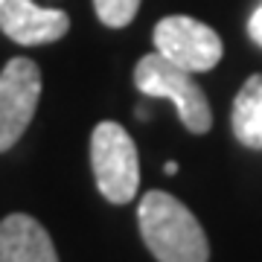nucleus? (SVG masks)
Instances as JSON below:
<instances>
[{
  "instance_id": "10",
  "label": "nucleus",
  "mask_w": 262,
  "mask_h": 262,
  "mask_svg": "<svg viewBox=\"0 0 262 262\" xmlns=\"http://www.w3.org/2000/svg\"><path fill=\"white\" fill-rule=\"evenodd\" d=\"M248 35L256 47H262V3L253 9V15L248 18Z\"/></svg>"
},
{
  "instance_id": "5",
  "label": "nucleus",
  "mask_w": 262,
  "mask_h": 262,
  "mask_svg": "<svg viewBox=\"0 0 262 262\" xmlns=\"http://www.w3.org/2000/svg\"><path fill=\"white\" fill-rule=\"evenodd\" d=\"M41 99V67L27 56L9 58L0 70V155L24 137Z\"/></svg>"
},
{
  "instance_id": "4",
  "label": "nucleus",
  "mask_w": 262,
  "mask_h": 262,
  "mask_svg": "<svg viewBox=\"0 0 262 262\" xmlns=\"http://www.w3.org/2000/svg\"><path fill=\"white\" fill-rule=\"evenodd\" d=\"M151 38H155L158 56H163L169 64L181 67L192 76L213 70L225 56V44L219 32L187 15H169L158 20Z\"/></svg>"
},
{
  "instance_id": "1",
  "label": "nucleus",
  "mask_w": 262,
  "mask_h": 262,
  "mask_svg": "<svg viewBox=\"0 0 262 262\" xmlns=\"http://www.w3.org/2000/svg\"><path fill=\"white\" fill-rule=\"evenodd\" d=\"M140 236L158 262H207L210 242L187 204L163 189H151L137 204Z\"/></svg>"
},
{
  "instance_id": "6",
  "label": "nucleus",
  "mask_w": 262,
  "mask_h": 262,
  "mask_svg": "<svg viewBox=\"0 0 262 262\" xmlns=\"http://www.w3.org/2000/svg\"><path fill=\"white\" fill-rule=\"evenodd\" d=\"M70 15L64 9L38 6L35 0H0V32L20 47H41L67 35Z\"/></svg>"
},
{
  "instance_id": "2",
  "label": "nucleus",
  "mask_w": 262,
  "mask_h": 262,
  "mask_svg": "<svg viewBox=\"0 0 262 262\" xmlns=\"http://www.w3.org/2000/svg\"><path fill=\"white\" fill-rule=\"evenodd\" d=\"M134 84L143 96L149 99H166L175 105L184 128L192 134H207L213 128V111L207 102L204 91L198 88L192 73L169 64L163 56L149 53L134 67Z\"/></svg>"
},
{
  "instance_id": "3",
  "label": "nucleus",
  "mask_w": 262,
  "mask_h": 262,
  "mask_svg": "<svg viewBox=\"0 0 262 262\" xmlns=\"http://www.w3.org/2000/svg\"><path fill=\"white\" fill-rule=\"evenodd\" d=\"M91 169L96 189L111 204H128L140 189V158L131 134L120 122L102 120L91 134Z\"/></svg>"
},
{
  "instance_id": "8",
  "label": "nucleus",
  "mask_w": 262,
  "mask_h": 262,
  "mask_svg": "<svg viewBox=\"0 0 262 262\" xmlns=\"http://www.w3.org/2000/svg\"><path fill=\"white\" fill-rule=\"evenodd\" d=\"M236 140L248 149H262V73L248 76V82L239 88L230 114Z\"/></svg>"
},
{
  "instance_id": "11",
  "label": "nucleus",
  "mask_w": 262,
  "mask_h": 262,
  "mask_svg": "<svg viewBox=\"0 0 262 262\" xmlns=\"http://www.w3.org/2000/svg\"><path fill=\"white\" fill-rule=\"evenodd\" d=\"M163 172H166V175H175V172H178V163H175V160H169L166 166H163Z\"/></svg>"
},
{
  "instance_id": "9",
  "label": "nucleus",
  "mask_w": 262,
  "mask_h": 262,
  "mask_svg": "<svg viewBox=\"0 0 262 262\" xmlns=\"http://www.w3.org/2000/svg\"><path fill=\"white\" fill-rule=\"evenodd\" d=\"M140 3L143 0H94V9H96V18L102 20L105 27L122 29L134 20Z\"/></svg>"
},
{
  "instance_id": "7",
  "label": "nucleus",
  "mask_w": 262,
  "mask_h": 262,
  "mask_svg": "<svg viewBox=\"0 0 262 262\" xmlns=\"http://www.w3.org/2000/svg\"><path fill=\"white\" fill-rule=\"evenodd\" d=\"M0 262H58V253L38 219L9 213L0 222Z\"/></svg>"
}]
</instances>
